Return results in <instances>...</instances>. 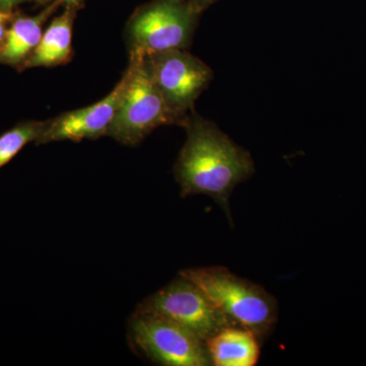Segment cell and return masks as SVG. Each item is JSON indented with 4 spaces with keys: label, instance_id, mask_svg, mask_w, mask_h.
<instances>
[{
    "label": "cell",
    "instance_id": "6da1fadb",
    "mask_svg": "<svg viewBox=\"0 0 366 366\" xmlns=\"http://www.w3.org/2000/svg\"><path fill=\"white\" fill-rule=\"evenodd\" d=\"M182 127L187 131V141L173 170L180 194L212 197L231 221L229 199L239 183L254 174L252 155L194 110Z\"/></svg>",
    "mask_w": 366,
    "mask_h": 366
},
{
    "label": "cell",
    "instance_id": "7a4b0ae2",
    "mask_svg": "<svg viewBox=\"0 0 366 366\" xmlns=\"http://www.w3.org/2000/svg\"><path fill=\"white\" fill-rule=\"evenodd\" d=\"M179 274L197 284L233 326L249 330L261 339L276 324V300L254 282L222 267L187 269Z\"/></svg>",
    "mask_w": 366,
    "mask_h": 366
},
{
    "label": "cell",
    "instance_id": "3957f363",
    "mask_svg": "<svg viewBox=\"0 0 366 366\" xmlns=\"http://www.w3.org/2000/svg\"><path fill=\"white\" fill-rule=\"evenodd\" d=\"M129 79L122 102L106 136L125 146H137L163 125H180L151 79L143 55L129 54Z\"/></svg>",
    "mask_w": 366,
    "mask_h": 366
},
{
    "label": "cell",
    "instance_id": "277c9868",
    "mask_svg": "<svg viewBox=\"0 0 366 366\" xmlns=\"http://www.w3.org/2000/svg\"><path fill=\"white\" fill-rule=\"evenodd\" d=\"M201 14L189 0H155L142 6L127 26L129 54L189 49Z\"/></svg>",
    "mask_w": 366,
    "mask_h": 366
},
{
    "label": "cell",
    "instance_id": "5b68a950",
    "mask_svg": "<svg viewBox=\"0 0 366 366\" xmlns=\"http://www.w3.org/2000/svg\"><path fill=\"white\" fill-rule=\"evenodd\" d=\"M137 310L170 320L204 342L233 326L197 284L179 274L144 300Z\"/></svg>",
    "mask_w": 366,
    "mask_h": 366
},
{
    "label": "cell",
    "instance_id": "8992f818",
    "mask_svg": "<svg viewBox=\"0 0 366 366\" xmlns=\"http://www.w3.org/2000/svg\"><path fill=\"white\" fill-rule=\"evenodd\" d=\"M129 337L149 360L166 366L212 365L206 342L170 320L137 310Z\"/></svg>",
    "mask_w": 366,
    "mask_h": 366
},
{
    "label": "cell",
    "instance_id": "52a82bcc",
    "mask_svg": "<svg viewBox=\"0 0 366 366\" xmlns=\"http://www.w3.org/2000/svg\"><path fill=\"white\" fill-rule=\"evenodd\" d=\"M144 59L154 84L182 127L213 79V71L187 50L153 53Z\"/></svg>",
    "mask_w": 366,
    "mask_h": 366
},
{
    "label": "cell",
    "instance_id": "ba28073f",
    "mask_svg": "<svg viewBox=\"0 0 366 366\" xmlns=\"http://www.w3.org/2000/svg\"><path fill=\"white\" fill-rule=\"evenodd\" d=\"M127 79L129 71L127 69L115 88L102 100L46 120L44 131L36 144L61 141L81 142L106 136L124 97Z\"/></svg>",
    "mask_w": 366,
    "mask_h": 366
},
{
    "label": "cell",
    "instance_id": "9c48e42d",
    "mask_svg": "<svg viewBox=\"0 0 366 366\" xmlns=\"http://www.w3.org/2000/svg\"><path fill=\"white\" fill-rule=\"evenodd\" d=\"M74 18L76 7L66 6V11L56 16L46 29L39 44L21 69L64 66L71 61L74 56L72 30Z\"/></svg>",
    "mask_w": 366,
    "mask_h": 366
},
{
    "label": "cell",
    "instance_id": "30bf717a",
    "mask_svg": "<svg viewBox=\"0 0 366 366\" xmlns=\"http://www.w3.org/2000/svg\"><path fill=\"white\" fill-rule=\"evenodd\" d=\"M55 1L42 13L35 16H23L11 21L6 35V39L0 47V64L14 67H23L26 59L39 44L42 38L43 26L46 21L59 6Z\"/></svg>",
    "mask_w": 366,
    "mask_h": 366
},
{
    "label": "cell",
    "instance_id": "8fae6325",
    "mask_svg": "<svg viewBox=\"0 0 366 366\" xmlns=\"http://www.w3.org/2000/svg\"><path fill=\"white\" fill-rule=\"evenodd\" d=\"M206 344L212 365L254 366L261 355L259 339L237 326L226 327Z\"/></svg>",
    "mask_w": 366,
    "mask_h": 366
},
{
    "label": "cell",
    "instance_id": "7c38bea8",
    "mask_svg": "<svg viewBox=\"0 0 366 366\" xmlns=\"http://www.w3.org/2000/svg\"><path fill=\"white\" fill-rule=\"evenodd\" d=\"M46 122H23L0 136V168L13 160L24 147L37 142L44 131Z\"/></svg>",
    "mask_w": 366,
    "mask_h": 366
},
{
    "label": "cell",
    "instance_id": "4fadbf2b",
    "mask_svg": "<svg viewBox=\"0 0 366 366\" xmlns=\"http://www.w3.org/2000/svg\"><path fill=\"white\" fill-rule=\"evenodd\" d=\"M14 20V14L11 9H0V47L6 39L7 29Z\"/></svg>",
    "mask_w": 366,
    "mask_h": 366
},
{
    "label": "cell",
    "instance_id": "5bb4252c",
    "mask_svg": "<svg viewBox=\"0 0 366 366\" xmlns=\"http://www.w3.org/2000/svg\"><path fill=\"white\" fill-rule=\"evenodd\" d=\"M189 1L192 2V4H194L199 11L203 13L204 9H208L209 6L215 4L218 0H189Z\"/></svg>",
    "mask_w": 366,
    "mask_h": 366
},
{
    "label": "cell",
    "instance_id": "9a60e30c",
    "mask_svg": "<svg viewBox=\"0 0 366 366\" xmlns=\"http://www.w3.org/2000/svg\"><path fill=\"white\" fill-rule=\"evenodd\" d=\"M21 1V0H0V7L1 9H11V6Z\"/></svg>",
    "mask_w": 366,
    "mask_h": 366
},
{
    "label": "cell",
    "instance_id": "2e32d148",
    "mask_svg": "<svg viewBox=\"0 0 366 366\" xmlns=\"http://www.w3.org/2000/svg\"><path fill=\"white\" fill-rule=\"evenodd\" d=\"M57 1L64 2V4H66V6L76 7L78 6L79 2L83 1V0H57Z\"/></svg>",
    "mask_w": 366,
    "mask_h": 366
},
{
    "label": "cell",
    "instance_id": "e0dca14e",
    "mask_svg": "<svg viewBox=\"0 0 366 366\" xmlns=\"http://www.w3.org/2000/svg\"><path fill=\"white\" fill-rule=\"evenodd\" d=\"M21 1H24V0H21Z\"/></svg>",
    "mask_w": 366,
    "mask_h": 366
}]
</instances>
